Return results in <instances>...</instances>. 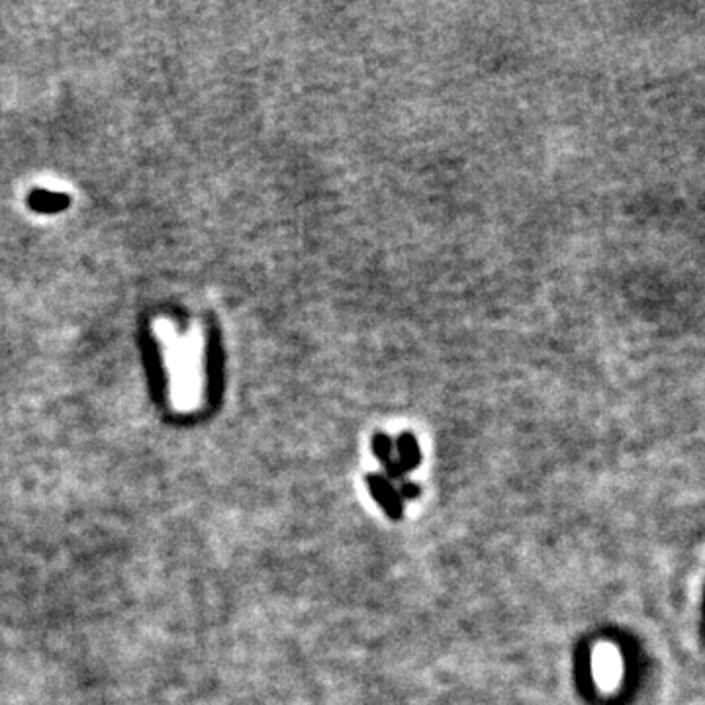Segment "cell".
Segmentation results:
<instances>
[{"label":"cell","instance_id":"cell-1","mask_svg":"<svg viewBox=\"0 0 705 705\" xmlns=\"http://www.w3.org/2000/svg\"><path fill=\"white\" fill-rule=\"evenodd\" d=\"M159 333L167 359L171 406L187 414L202 402V376L196 361V347L188 335H179L175 328H161Z\"/></svg>","mask_w":705,"mask_h":705},{"label":"cell","instance_id":"cell-2","mask_svg":"<svg viewBox=\"0 0 705 705\" xmlns=\"http://www.w3.org/2000/svg\"><path fill=\"white\" fill-rule=\"evenodd\" d=\"M369 482H371V490H373V494H375L376 498H378V502L386 508V512H388L390 516H400L398 496H396V492L392 490V486H388V484H386L382 478H378V476H371V478H369Z\"/></svg>","mask_w":705,"mask_h":705}]
</instances>
